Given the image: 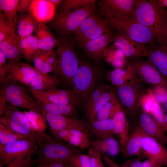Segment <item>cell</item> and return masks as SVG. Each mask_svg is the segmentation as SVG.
Returning a JSON list of instances; mask_svg holds the SVG:
<instances>
[{"label": "cell", "instance_id": "cell-1", "mask_svg": "<svg viewBox=\"0 0 167 167\" xmlns=\"http://www.w3.org/2000/svg\"><path fill=\"white\" fill-rule=\"evenodd\" d=\"M165 10L156 0H137L135 17L139 23L151 31L160 45L167 49Z\"/></svg>", "mask_w": 167, "mask_h": 167}, {"label": "cell", "instance_id": "cell-2", "mask_svg": "<svg viewBox=\"0 0 167 167\" xmlns=\"http://www.w3.org/2000/svg\"><path fill=\"white\" fill-rule=\"evenodd\" d=\"M84 54L80 57L77 70L72 80V90L84 106L101 83L103 69L92 63Z\"/></svg>", "mask_w": 167, "mask_h": 167}, {"label": "cell", "instance_id": "cell-3", "mask_svg": "<svg viewBox=\"0 0 167 167\" xmlns=\"http://www.w3.org/2000/svg\"><path fill=\"white\" fill-rule=\"evenodd\" d=\"M57 37L56 52L58 59L56 75L61 84L72 89V80L79 66L80 58L75 49L76 45L72 36Z\"/></svg>", "mask_w": 167, "mask_h": 167}, {"label": "cell", "instance_id": "cell-4", "mask_svg": "<svg viewBox=\"0 0 167 167\" xmlns=\"http://www.w3.org/2000/svg\"><path fill=\"white\" fill-rule=\"evenodd\" d=\"M37 158L35 163L44 164L65 162L72 156L79 153L76 147L67 145L45 133H40L37 139Z\"/></svg>", "mask_w": 167, "mask_h": 167}, {"label": "cell", "instance_id": "cell-5", "mask_svg": "<svg viewBox=\"0 0 167 167\" xmlns=\"http://www.w3.org/2000/svg\"><path fill=\"white\" fill-rule=\"evenodd\" d=\"M107 19L116 32L140 44L156 45L155 43L157 41L151 31L135 17L118 15Z\"/></svg>", "mask_w": 167, "mask_h": 167}, {"label": "cell", "instance_id": "cell-6", "mask_svg": "<svg viewBox=\"0 0 167 167\" xmlns=\"http://www.w3.org/2000/svg\"><path fill=\"white\" fill-rule=\"evenodd\" d=\"M146 88V84L138 76L116 88L117 95L126 114L132 119H136L139 116Z\"/></svg>", "mask_w": 167, "mask_h": 167}, {"label": "cell", "instance_id": "cell-7", "mask_svg": "<svg viewBox=\"0 0 167 167\" xmlns=\"http://www.w3.org/2000/svg\"><path fill=\"white\" fill-rule=\"evenodd\" d=\"M96 7H84L62 14L56 13L49 27L57 36H73L83 21L96 13Z\"/></svg>", "mask_w": 167, "mask_h": 167}, {"label": "cell", "instance_id": "cell-8", "mask_svg": "<svg viewBox=\"0 0 167 167\" xmlns=\"http://www.w3.org/2000/svg\"><path fill=\"white\" fill-rule=\"evenodd\" d=\"M113 30L108 19L96 12L83 21L72 36L76 45L80 47Z\"/></svg>", "mask_w": 167, "mask_h": 167}, {"label": "cell", "instance_id": "cell-9", "mask_svg": "<svg viewBox=\"0 0 167 167\" xmlns=\"http://www.w3.org/2000/svg\"><path fill=\"white\" fill-rule=\"evenodd\" d=\"M0 123L26 139L34 141H36L40 133L34 129L23 112L8 102L4 113L0 117Z\"/></svg>", "mask_w": 167, "mask_h": 167}, {"label": "cell", "instance_id": "cell-10", "mask_svg": "<svg viewBox=\"0 0 167 167\" xmlns=\"http://www.w3.org/2000/svg\"><path fill=\"white\" fill-rule=\"evenodd\" d=\"M30 94L28 87L20 83L9 81L0 84V96L18 107L28 110L37 108L36 101Z\"/></svg>", "mask_w": 167, "mask_h": 167}, {"label": "cell", "instance_id": "cell-11", "mask_svg": "<svg viewBox=\"0 0 167 167\" xmlns=\"http://www.w3.org/2000/svg\"><path fill=\"white\" fill-rule=\"evenodd\" d=\"M36 141L25 139L10 143L0 144V167L19 159L23 158L33 152H36Z\"/></svg>", "mask_w": 167, "mask_h": 167}, {"label": "cell", "instance_id": "cell-12", "mask_svg": "<svg viewBox=\"0 0 167 167\" xmlns=\"http://www.w3.org/2000/svg\"><path fill=\"white\" fill-rule=\"evenodd\" d=\"M37 108L45 119L52 133L71 128L82 130L89 134L92 132L90 124L84 118L79 119L50 113L45 111L38 104Z\"/></svg>", "mask_w": 167, "mask_h": 167}, {"label": "cell", "instance_id": "cell-13", "mask_svg": "<svg viewBox=\"0 0 167 167\" xmlns=\"http://www.w3.org/2000/svg\"><path fill=\"white\" fill-rule=\"evenodd\" d=\"M128 64L134 70L139 79L146 84L167 88V83L156 67L144 57L130 59Z\"/></svg>", "mask_w": 167, "mask_h": 167}, {"label": "cell", "instance_id": "cell-14", "mask_svg": "<svg viewBox=\"0 0 167 167\" xmlns=\"http://www.w3.org/2000/svg\"><path fill=\"white\" fill-rule=\"evenodd\" d=\"M115 32L114 30H112L82 45L80 48L83 50L84 54L88 60H92L96 65L100 66L102 64L109 46L113 42Z\"/></svg>", "mask_w": 167, "mask_h": 167}, {"label": "cell", "instance_id": "cell-15", "mask_svg": "<svg viewBox=\"0 0 167 167\" xmlns=\"http://www.w3.org/2000/svg\"><path fill=\"white\" fill-rule=\"evenodd\" d=\"M137 0H101L97 4L96 12L102 17L108 18L114 15L135 17Z\"/></svg>", "mask_w": 167, "mask_h": 167}, {"label": "cell", "instance_id": "cell-16", "mask_svg": "<svg viewBox=\"0 0 167 167\" xmlns=\"http://www.w3.org/2000/svg\"><path fill=\"white\" fill-rule=\"evenodd\" d=\"M28 90L34 98H41L53 103L71 105L76 108L82 106L72 90L58 88L46 91H37L29 88Z\"/></svg>", "mask_w": 167, "mask_h": 167}, {"label": "cell", "instance_id": "cell-17", "mask_svg": "<svg viewBox=\"0 0 167 167\" xmlns=\"http://www.w3.org/2000/svg\"><path fill=\"white\" fill-rule=\"evenodd\" d=\"M113 42L112 46L122 51L125 57L131 59L147 56L148 45L138 43L116 32Z\"/></svg>", "mask_w": 167, "mask_h": 167}, {"label": "cell", "instance_id": "cell-18", "mask_svg": "<svg viewBox=\"0 0 167 167\" xmlns=\"http://www.w3.org/2000/svg\"><path fill=\"white\" fill-rule=\"evenodd\" d=\"M139 115V125L147 135L162 145L167 144V135L150 113L141 107Z\"/></svg>", "mask_w": 167, "mask_h": 167}, {"label": "cell", "instance_id": "cell-19", "mask_svg": "<svg viewBox=\"0 0 167 167\" xmlns=\"http://www.w3.org/2000/svg\"><path fill=\"white\" fill-rule=\"evenodd\" d=\"M8 63L10 65V70L3 82L9 81L17 82L28 87L35 75V67L20 61Z\"/></svg>", "mask_w": 167, "mask_h": 167}, {"label": "cell", "instance_id": "cell-20", "mask_svg": "<svg viewBox=\"0 0 167 167\" xmlns=\"http://www.w3.org/2000/svg\"><path fill=\"white\" fill-rule=\"evenodd\" d=\"M56 8L49 0H32L28 12L39 22H50L56 13Z\"/></svg>", "mask_w": 167, "mask_h": 167}, {"label": "cell", "instance_id": "cell-21", "mask_svg": "<svg viewBox=\"0 0 167 167\" xmlns=\"http://www.w3.org/2000/svg\"><path fill=\"white\" fill-rule=\"evenodd\" d=\"M142 149V152L148 158L155 160L163 166H167V150L163 145L145 134Z\"/></svg>", "mask_w": 167, "mask_h": 167}, {"label": "cell", "instance_id": "cell-22", "mask_svg": "<svg viewBox=\"0 0 167 167\" xmlns=\"http://www.w3.org/2000/svg\"><path fill=\"white\" fill-rule=\"evenodd\" d=\"M145 134L139 125L136 127L125 143L121 147L123 158L138 157L141 155L143 140Z\"/></svg>", "mask_w": 167, "mask_h": 167}, {"label": "cell", "instance_id": "cell-23", "mask_svg": "<svg viewBox=\"0 0 167 167\" xmlns=\"http://www.w3.org/2000/svg\"><path fill=\"white\" fill-rule=\"evenodd\" d=\"M34 32L41 50L54 49L57 47L58 38L55 36L50 28L45 24L37 21Z\"/></svg>", "mask_w": 167, "mask_h": 167}, {"label": "cell", "instance_id": "cell-24", "mask_svg": "<svg viewBox=\"0 0 167 167\" xmlns=\"http://www.w3.org/2000/svg\"><path fill=\"white\" fill-rule=\"evenodd\" d=\"M147 57L167 83V49L160 45H148Z\"/></svg>", "mask_w": 167, "mask_h": 167}, {"label": "cell", "instance_id": "cell-25", "mask_svg": "<svg viewBox=\"0 0 167 167\" xmlns=\"http://www.w3.org/2000/svg\"><path fill=\"white\" fill-rule=\"evenodd\" d=\"M60 84L57 75L42 73L36 68L35 75L28 88L37 91L49 90L58 88Z\"/></svg>", "mask_w": 167, "mask_h": 167}, {"label": "cell", "instance_id": "cell-26", "mask_svg": "<svg viewBox=\"0 0 167 167\" xmlns=\"http://www.w3.org/2000/svg\"><path fill=\"white\" fill-rule=\"evenodd\" d=\"M20 39L15 33L0 42V51L4 54L8 62H19L23 56L19 46Z\"/></svg>", "mask_w": 167, "mask_h": 167}, {"label": "cell", "instance_id": "cell-27", "mask_svg": "<svg viewBox=\"0 0 167 167\" xmlns=\"http://www.w3.org/2000/svg\"><path fill=\"white\" fill-rule=\"evenodd\" d=\"M34 98L36 103L47 112L68 118H78L77 109L73 106L60 105L41 98Z\"/></svg>", "mask_w": 167, "mask_h": 167}, {"label": "cell", "instance_id": "cell-28", "mask_svg": "<svg viewBox=\"0 0 167 167\" xmlns=\"http://www.w3.org/2000/svg\"><path fill=\"white\" fill-rule=\"evenodd\" d=\"M111 118L114 123L115 134L120 138L121 147L125 143L129 136L128 121L126 112L122 106L116 110Z\"/></svg>", "mask_w": 167, "mask_h": 167}, {"label": "cell", "instance_id": "cell-29", "mask_svg": "<svg viewBox=\"0 0 167 167\" xmlns=\"http://www.w3.org/2000/svg\"><path fill=\"white\" fill-rule=\"evenodd\" d=\"M138 76L134 69L128 63L126 68H116L109 72L107 79L118 87Z\"/></svg>", "mask_w": 167, "mask_h": 167}, {"label": "cell", "instance_id": "cell-30", "mask_svg": "<svg viewBox=\"0 0 167 167\" xmlns=\"http://www.w3.org/2000/svg\"><path fill=\"white\" fill-rule=\"evenodd\" d=\"M19 46L23 56L28 62H32V59L41 51L36 37L32 35L27 38H20Z\"/></svg>", "mask_w": 167, "mask_h": 167}, {"label": "cell", "instance_id": "cell-31", "mask_svg": "<svg viewBox=\"0 0 167 167\" xmlns=\"http://www.w3.org/2000/svg\"><path fill=\"white\" fill-rule=\"evenodd\" d=\"M97 148L101 154H108L112 156L117 155L119 150L117 140L112 136L105 138H98L93 140L91 143Z\"/></svg>", "mask_w": 167, "mask_h": 167}, {"label": "cell", "instance_id": "cell-32", "mask_svg": "<svg viewBox=\"0 0 167 167\" xmlns=\"http://www.w3.org/2000/svg\"><path fill=\"white\" fill-rule=\"evenodd\" d=\"M36 22L29 13L18 17L16 27L19 36L20 38H23L32 35Z\"/></svg>", "mask_w": 167, "mask_h": 167}, {"label": "cell", "instance_id": "cell-33", "mask_svg": "<svg viewBox=\"0 0 167 167\" xmlns=\"http://www.w3.org/2000/svg\"><path fill=\"white\" fill-rule=\"evenodd\" d=\"M90 124L92 132L98 138L111 137L115 134L114 123L112 118L95 121Z\"/></svg>", "mask_w": 167, "mask_h": 167}, {"label": "cell", "instance_id": "cell-34", "mask_svg": "<svg viewBox=\"0 0 167 167\" xmlns=\"http://www.w3.org/2000/svg\"><path fill=\"white\" fill-rule=\"evenodd\" d=\"M114 93L110 88L104 92L100 98L89 109L85 110L88 121L91 124L95 121L96 114L99 110L109 101Z\"/></svg>", "mask_w": 167, "mask_h": 167}, {"label": "cell", "instance_id": "cell-35", "mask_svg": "<svg viewBox=\"0 0 167 167\" xmlns=\"http://www.w3.org/2000/svg\"><path fill=\"white\" fill-rule=\"evenodd\" d=\"M19 0H0V10L15 28L18 18L17 12Z\"/></svg>", "mask_w": 167, "mask_h": 167}, {"label": "cell", "instance_id": "cell-36", "mask_svg": "<svg viewBox=\"0 0 167 167\" xmlns=\"http://www.w3.org/2000/svg\"><path fill=\"white\" fill-rule=\"evenodd\" d=\"M23 112L28 117L35 130L39 133H45L47 123L37 108Z\"/></svg>", "mask_w": 167, "mask_h": 167}, {"label": "cell", "instance_id": "cell-37", "mask_svg": "<svg viewBox=\"0 0 167 167\" xmlns=\"http://www.w3.org/2000/svg\"><path fill=\"white\" fill-rule=\"evenodd\" d=\"M95 0H62L58 14H62L84 7H95Z\"/></svg>", "mask_w": 167, "mask_h": 167}, {"label": "cell", "instance_id": "cell-38", "mask_svg": "<svg viewBox=\"0 0 167 167\" xmlns=\"http://www.w3.org/2000/svg\"><path fill=\"white\" fill-rule=\"evenodd\" d=\"M32 62L34 66L40 71L45 73H53L56 75V69L52 65L49 56L43 51L35 56Z\"/></svg>", "mask_w": 167, "mask_h": 167}, {"label": "cell", "instance_id": "cell-39", "mask_svg": "<svg viewBox=\"0 0 167 167\" xmlns=\"http://www.w3.org/2000/svg\"><path fill=\"white\" fill-rule=\"evenodd\" d=\"M121 106L115 94L97 113L95 121L111 118L116 110Z\"/></svg>", "mask_w": 167, "mask_h": 167}, {"label": "cell", "instance_id": "cell-40", "mask_svg": "<svg viewBox=\"0 0 167 167\" xmlns=\"http://www.w3.org/2000/svg\"><path fill=\"white\" fill-rule=\"evenodd\" d=\"M25 139L26 138L23 135L14 132L0 123V144H6L16 140Z\"/></svg>", "mask_w": 167, "mask_h": 167}, {"label": "cell", "instance_id": "cell-41", "mask_svg": "<svg viewBox=\"0 0 167 167\" xmlns=\"http://www.w3.org/2000/svg\"><path fill=\"white\" fill-rule=\"evenodd\" d=\"M15 28L7 19L2 12L0 11V42L15 33Z\"/></svg>", "mask_w": 167, "mask_h": 167}, {"label": "cell", "instance_id": "cell-42", "mask_svg": "<svg viewBox=\"0 0 167 167\" xmlns=\"http://www.w3.org/2000/svg\"><path fill=\"white\" fill-rule=\"evenodd\" d=\"M150 113L164 131L167 132V123L165 115L161 106L157 102L154 101L151 104Z\"/></svg>", "mask_w": 167, "mask_h": 167}, {"label": "cell", "instance_id": "cell-43", "mask_svg": "<svg viewBox=\"0 0 167 167\" xmlns=\"http://www.w3.org/2000/svg\"><path fill=\"white\" fill-rule=\"evenodd\" d=\"M67 161L75 167H91L90 159L88 155L78 153L69 158Z\"/></svg>", "mask_w": 167, "mask_h": 167}, {"label": "cell", "instance_id": "cell-44", "mask_svg": "<svg viewBox=\"0 0 167 167\" xmlns=\"http://www.w3.org/2000/svg\"><path fill=\"white\" fill-rule=\"evenodd\" d=\"M91 167H105L102 161V154L96 147L92 146L88 151Z\"/></svg>", "mask_w": 167, "mask_h": 167}, {"label": "cell", "instance_id": "cell-45", "mask_svg": "<svg viewBox=\"0 0 167 167\" xmlns=\"http://www.w3.org/2000/svg\"><path fill=\"white\" fill-rule=\"evenodd\" d=\"M109 88L103 83H100L96 87L89 99L84 105L85 110L90 107L101 97L102 94Z\"/></svg>", "mask_w": 167, "mask_h": 167}, {"label": "cell", "instance_id": "cell-46", "mask_svg": "<svg viewBox=\"0 0 167 167\" xmlns=\"http://www.w3.org/2000/svg\"><path fill=\"white\" fill-rule=\"evenodd\" d=\"M35 153L36 152H33L26 157L16 160L4 167H32L35 163L33 157Z\"/></svg>", "mask_w": 167, "mask_h": 167}, {"label": "cell", "instance_id": "cell-47", "mask_svg": "<svg viewBox=\"0 0 167 167\" xmlns=\"http://www.w3.org/2000/svg\"><path fill=\"white\" fill-rule=\"evenodd\" d=\"M66 142L71 146L81 148H88L91 144L90 140L83 139L74 137L70 134Z\"/></svg>", "mask_w": 167, "mask_h": 167}, {"label": "cell", "instance_id": "cell-48", "mask_svg": "<svg viewBox=\"0 0 167 167\" xmlns=\"http://www.w3.org/2000/svg\"><path fill=\"white\" fill-rule=\"evenodd\" d=\"M7 59L4 54L0 51V84L4 81L10 70V65L6 62Z\"/></svg>", "mask_w": 167, "mask_h": 167}, {"label": "cell", "instance_id": "cell-49", "mask_svg": "<svg viewBox=\"0 0 167 167\" xmlns=\"http://www.w3.org/2000/svg\"><path fill=\"white\" fill-rule=\"evenodd\" d=\"M32 0H20L19 1L18 12L22 15L28 12L29 8Z\"/></svg>", "mask_w": 167, "mask_h": 167}, {"label": "cell", "instance_id": "cell-50", "mask_svg": "<svg viewBox=\"0 0 167 167\" xmlns=\"http://www.w3.org/2000/svg\"><path fill=\"white\" fill-rule=\"evenodd\" d=\"M71 135L76 137L86 140H90V134L79 129L71 128L68 129Z\"/></svg>", "mask_w": 167, "mask_h": 167}, {"label": "cell", "instance_id": "cell-51", "mask_svg": "<svg viewBox=\"0 0 167 167\" xmlns=\"http://www.w3.org/2000/svg\"><path fill=\"white\" fill-rule=\"evenodd\" d=\"M141 163L140 158L138 157H136L129 159L121 165L122 167H142Z\"/></svg>", "mask_w": 167, "mask_h": 167}, {"label": "cell", "instance_id": "cell-52", "mask_svg": "<svg viewBox=\"0 0 167 167\" xmlns=\"http://www.w3.org/2000/svg\"><path fill=\"white\" fill-rule=\"evenodd\" d=\"M128 63V61L124 58H115L111 63V65L116 68H122Z\"/></svg>", "mask_w": 167, "mask_h": 167}, {"label": "cell", "instance_id": "cell-53", "mask_svg": "<svg viewBox=\"0 0 167 167\" xmlns=\"http://www.w3.org/2000/svg\"><path fill=\"white\" fill-rule=\"evenodd\" d=\"M103 160L108 167H122L106 155L102 154Z\"/></svg>", "mask_w": 167, "mask_h": 167}, {"label": "cell", "instance_id": "cell-54", "mask_svg": "<svg viewBox=\"0 0 167 167\" xmlns=\"http://www.w3.org/2000/svg\"><path fill=\"white\" fill-rule=\"evenodd\" d=\"M142 167H156L159 165H161L155 160L148 158L141 163Z\"/></svg>", "mask_w": 167, "mask_h": 167}, {"label": "cell", "instance_id": "cell-55", "mask_svg": "<svg viewBox=\"0 0 167 167\" xmlns=\"http://www.w3.org/2000/svg\"><path fill=\"white\" fill-rule=\"evenodd\" d=\"M7 104V102L2 97L0 96V117L4 113Z\"/></svg>", "mask_w": 167, "mask_h": 167}, {"label": "cell", "instance_id": "cell-56", "mask_svg": "<svg viewBox=\"0 0 167 167\" xmlns=\"http://www.w3.org/2000/svg\"><path fill=\"white\" fill-rule=\"evenodd\" d=\"M43 164L46 165L48 167H67L64 162H52Z\"/></svg>", "mask_w": 167, "mask_h": 167}, {"label": "cell", "instance_id": "cell-57", "mask_svg": "<svg viewBox=\"0 0 167 167\" xmlns=\"http://www.w3.org/2000/svg\"><path fill=\"white\" fill-rule=\"evenodd\" d=\"M49 1L53 4L55 7L58 8L61 5L62 0H49Z\"/></svg>", "mask_w": 167, "mask_h": 167}, {"label": "cell", "instance_id": "cell-58", "mask_svg": "<svg viewBox=\"0 0 167 167\" xmlns=\"http://www.w3.org/2000/svg\"><path fill=\"white\" fill-rule=\"evenodd\" d=\"M161 6L167 9V0H156Z\"/></svg>", "mask_w": 167, "mask_h": 167}, {"label": "cell", "instance_id": "cell-59", "mask_svg": "<svg viewBox=\"0 0 167 167\" xmlns=\"http://www.w3.org/2000/svg\"><path fill=\"white\" fill-rule=\"evenodd\" d=\"M64 162L67 167H75L72 164L67 161H65Z\"/></svg>", "mask_w": 167, "mask_h": 167}, {"label": "cell", "instance_id": "cell-60", "mask_svg": "<svg viewBox=\"0 0 167 167\" xmlns=\"http://www.w3.org/2000/svg\"><path fill=\"white\" fill-rule=\"evenodd\" d=\"M34 167H48L47 165L43 164H37Z\"/></svg>", "mask_w": 167, "mask_h": 167}, {"label": "cell", "instance_id": "cell-61", "mask_svg": "<svg viewBox=\"0 0 167 167\" xmlns=\"http://www.w3.org/2000/svg\"><path fill=\"white\" fill-rule=\"evenodd\" d=\"M165 18L166 20V30H167V9H165Z\"/></svg>", "mask_w": 167, "mask_h": 167}, {"label": "cell", "instance_id": "cell-62", "mask_svg": "<svg viewBox=\"0 0 167 167\" xmlns=\"http://www.w3.org/2000/svg\"><path fill=\"white\" fill-rule=\"evenodd\" d=\"M165 119L166 122L167 123V113L165 115Z\"/></svg>", "mask_w": 167, "mask_h": 167}, {"label": "cell", "instance_id": "cell-63", "mask_svg": "<svg viewBox=\"0 0 167 167\" xmlns=\"http://www.w3.org/2000/svg\"><path fill=\"white\" fill-rule=\"evenodd\" d=\"M163 166L161 165H159L156 167H163Z\"/></svg>", "mask_w": 167, "mask_h": 167}]
</instances>
